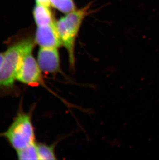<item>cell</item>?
Here are the masks:
<instances>
[{
  "label": "cell",
  "instance_id": "cell-1",
  "mask_svg": "<svg viewBox=\"0 0 159 160\" xmlns=\"http://www.w3.org/2000/svg\"><path fill=\"white\" fill-rule=\"evenodd\" d=\"M34 44L32 39H23L11 46L4 53L0 66V87L14 86L18 68L24 58L32 53Z\"/></svg>",
  "mask_w": 159,
  "mask_h": 160
},
{
  "label": "cell",
  "instance_id": "cell-2",
  "mask_svg": "<svg viewBox=\"0 0 159 160\" xmlns=\"http://www.w3.org/2000/svg\"><path fill=\"white\" fill-rule=\"evenodd\" d=\"M89 8L88 5L81 9H75L55 22L57 32L62 45L67 52L69 66L72 70L75 68V40L83 20L89 14Z\"/></svg>",
  "mask_w": 159,
  "mask_h": 160
},
{
  "label": "cell",
  "instance_id": "cell-3",
  "mask_svg": "<svg viewBox=\"0 0 159 160\" xmlns=\"http://www.w3.org/2000/svg\"><path fill=\"white\" fill-rule=\"evenodd\" d=\"M3 136L16 151L35 142L34 128L30 114L21 112L17 115Z\"/></svg>",
  "mask_w": 159,
  "mask_h": 160
},
{
  "label": "cell",
  "instance_id": "cell-4",
  "mask_svg": "<svg viewBox=\"0 0 159 160\" xmlns=\"http://www.w3.org/2000/svg\"><path fill=\"white\" fill-rule=\"evenodd\" d=\"M42 72L37 61L32 53H30L23 59L17 72L16 80L26 85H41L46 87Z\"/></svg>",
  "mask_w": 159,
  "mask_h": 160
},
{
  "label": "cell",
  "instance_id": "cell-5",
  "mask_svg": "<svg viewBox=\"0 0 159 160\" xmlns=\"http://www.w3.org/2000/svg\"><path fill=\"white\" fill-rule=\"evenodd\" d=\"M37 61L41 71L46 74L56 75L61 72L58 48H40Z\"/></svg>",
  "mask_w": 159,
  "mask_h": 160
},
{
  "label": "cell",
  "instance_id": "cell-6",
  "mask_svg": "<svg viewBox=\"0 0 159 160\" xmlns=\"http://www.w3.org/2000/svg\"><path fill=\"white\" fill-rule=\"evenodd\" d=\"M35 41L40 48H59L63 45L56 28L55 22L50 25L37 27Z\"/></svg>",
  "mask_w": 159,
  "mask_h": 160
},
{
  "label": "cell",
  "instance_id": "cell-7",
  "mask_svg": "<svg viewBox=\"0 0 159 160\" xmlns=\"http://www.w3.org/2000/svg\"><path fill=\"white\" fill-rule=\"evenodd\" d=\"M33 16L37 27L50 25L55 22L49 7L43 5L36 4L33 10Z\"/></svg>",
  "mask_w": 159,
  "mask_h": 160
},
{
  "label": "cell",
  "instance_id": "cell-8",
  "mask_svg": "<svg viewBox=\"0 0 159 160\" xmlns=\"http://www.w3.org/2000/svg\"><path fill=\"white\" fill-rule=\"evenodd\" d=\"M16 151L19 160H39L37 144L35 142Z\"/></svg>",
  "mask_w": 159,
  "mask_h": 160
},
{
  "label": "cell",
  "instance_id": "cell-9",
  "mask_svg": "<svg viewBox=\"0 0 159 160\" xmlns=\"http://www.w3.org/2000/svg\"><path fill=\"white\" fill-rule=\"evenodd\" d=\"M39 160H55L56 159L55 153V145H48L45 143L37 144Z\"/></svg>",
  "mask_w": 159,
  "mask_h": 160
},
{
  "label": "cell",
  "instance_id": "cell-10",
  "mask_svg": "<svg viewBox=\"0 0 159 160\" xmlns=\"http://www.w3.org/2000/svg\"><path fill=\"white\" fill-rule=\"evenodd\" d=\"M51 5L62 12L68 14L75 9L73 0H50Z\"/></svg>",
  "mask_w": 159,
  "mask_h": 160
},
{
  "label": "cell",
  "instance_id": "cell-11",
  "mask_svg": "<svg viewBox=\"0 0 159 160\" xmlns=\"http://www.w3.org/2000/svg\"><path fill=\"white\" fill-rule=\"evenodd\" d=\"M36 4L43 5L50 7L51 5L50 0H36Z\"/></svg>",
  "mask_w": 159,
  "mask_h": 160
},
{
  "label": "cell",
  "instance_id": "cell-12",
  "mask_svg": "<svg viewBox=\"0 0 159 160\" xmlns=\"http://www.w3.org/2000/svg\"><path fill=\"white\" fill-rule=\"evenodd\" d=\"M4 57V53H0V66L1 65L2 62L3 61Z\"/></svg>",
  "mask_w": 159,
  "mask_h": 160
}]
</instances>
